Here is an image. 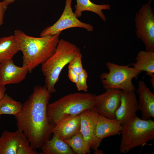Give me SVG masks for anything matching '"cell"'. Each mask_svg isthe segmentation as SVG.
Returning <instances> with one entry per match:
<instances>
[{
  "instance_id": "23",
  "label": "cell",
  "mask_w": 154,
  "mask_h": 154,
  "mask_svg": "<svg viewBox=\"0 0 154 154\" xmlns=\"http://www.w3.org/2000/svg\"><path fill=\"white\" fill-rule=\"evenodd\" d=\"M82 58L81 53L76 55L68 64V69L79 74L84 69L82 63Z\"/></svg>"
},
{
  "instance_id": "26",
  "label": "cell",
  "mask_w": 154,
  "mask_h": 154,
  "mask_svg": "<svg viewBox=\"0 0 154 154\" xmlns=\"http://www.w3.org/2000/svg\"><path fill=\"white\" fill-rule=\"evenodd\" d=\"M79 74L72 70L68 69V76L70 80L75 84L77 82Z\"/></svg>"
},
{
  "instance_id": "10",
  "label": "cell",
  "mask_w": 154,
  "mask_h": 154,
  "mask_svg": "<svg viewBox=\"0 0 154 154\" xmlns=\"http://www.w3.org/2000/svg\"><path fill=\"white\" fill-rule=\"evenodd\" d=\"M106 90L105 92L96 95L95 108L100 115L116 119L115 113L120 105L122 90L113 88Z\"/></svg>"
},
{
  "instance_id": "17",
  "label": "cell",
  "mask_w": 154,
  "mask_h": 154,
  "mask_svg": "<svg viewBox=\"0 0 154 154\" xmlns=\"http://www.w3.org/2000/svg\"><path fill=\"white\" fill-rule=\"evenodd\" d=\"M43 154H74L67 143L53 134L52 139L45 141L40 149Z\"/></svg>"
},
{
  "instance_id": "4",
  "label": "cell",
  "mask_w": 154,
  "mask_h": 154,
  "mask_svg": "<svg viewBox=\"0 0 154 154\" xmlns=\"http://www.w3.org/2000/svg\"><path fill=\"white\" fill-rule=\"evenodd\" d=\"M80 53V48L75 44L60 39L54 53L42 64V71L45 77L44 86L50 93L56 91L55 85L63 69Z\"/></svg>"
},
{
  "instance_id": "15",
  "label": "cell",
  "mask_w": 154,
  "mask_h": 154,
  "mask_svg": "<svg viewBox=\"0 0 154 154\" xmlns=\"http://www.w3.org/2000/svg\"><path fill=\"white\" fill-rule=\"evenodd\" d=\"M99 115L95 108L84 110L80 114V131L87 147L90 149L92 145L94 130Z\"/></svg>"
},
{
  "instance_id": "14",
  "label": "cell",
  "mask_w": 154,
  "mask_h": 154,
  "mask_svg": "<svg viewBox=\"0 0 154 154\" xmlns=\"http://www.w3.org/2000/svg\"><path fill=\"white\" fill-rule=\"evenodd\" d=\"M136 93L139 96L137 103L142 113L141 119L148 120L154 117V95L144 81H139Z\"/></svg>"
},
{
  "instance_id": "3",
  "label": "cell",
  "mask_w": 154,
  "mask_h": 154,
  "mask_svg": "<svg viewBox=\"0 0 154 154\" xmlns=\"http://www.w3.org/2000/svg\"><path fill=\"white\" fill-rule=\"evenodd\" d=\"M96 96L90 93L76 92L49 103L46 114L49 123L54 127L64 119L79 115L86 110L95 108Z\"/></svg>"
},
{
  "instance_id": "1",
  "label": "cell",
  "mask_w": 154,
  "mask_h": 154,
  "mask_svg": "<svg viewBox=\"0 0 154 154\" xmlns=\"http://www.w3.org/2000/svg\"><path fill=\"white\" fill-rule=\"evenodd\" d=\"M51 94L45 86H35L32 93L22 104L20 112L15 116L18 129L23 131L35 150L50 139L54 127L49 123L46 114Z\"/></svg>"
},
{
  "instance_id": "2",
  "label": "cell",
  "mask_w": 154,
  "mask_h": 154,
  "mask_svg": "<svg viewBox=\"0 0 154 154\" xmlns=\"http://www.w3.org/2000/svg\"><path fill=\"white\" fill-rule=\"evenodd\" d=\"M61 33L36 37L28 36L19 30L14 31V35L23 54V66L27 68L29 72L42 64L54 53Z\"/></svg>"
},
{
  "instance_id": "22",
  "label": "cell",
  "mask_w": 154,
  "mask_h": 154,
  "mask_svg": "<svg viewBox=\"0 0 154 154\" xmlns=\"http://www.w3.org/2000/svg\"><path fill=\"white\" fill-rule=\"evenodd\" d=\"M63 141L69 146L74 154H86L91 153L90 149L87 147L80 131L71 138Z\"/></svg>"
},
{
  "instance_id": "19",
  "label": "cell",
  "mask_w": 154,
  "mask_h": 154,
  "mask_svg": "<svg viewBox=\"0 0 154 154\" xmlns=\"http://www.w3.org/2000/svg\"><path fill=\"white\" fill-rule=\"evenodd\" d=\"M19 51V44L14 35L0 38V63L12 59Z\"/></svg>"
},
{
  "instance_id": "27",
  "label": "cell",
  "mask_w": 154,
  "mask_h": 154,
  "mask_svg": "<svg viewBox=\"0 0 154 154\" xmlns=\"http://www.w3.org/2000/svg\"><path fill=\"white\" fill-rule=\"evenodd\" d=\"M6 90L5 86L0 85V101L5 94Z\"/></svg>"
},
{
  "instance_id": "24",
  "label": "cell",
  "mask_w": 154,
  "mask_h": 154,
  "mask_svg": "<svg viewBox=\"0 0 154 154\" xmlns=\"http://www.w3.org/2000/svg\"><path fill=\"white\" fill-rule=\"evenodd\" d=\"M88 76L87 72L84 69L78 75L77 82L76 85L78 91H83L86 92L88 89L87 79Z\"/></svg>"
},
{
  "instance_id": "16",
  "label": "cell",
  "mask_w": 154,
  "mask_h": 154,
  "mask_svg": "<svg viewBox=\"0 0 154 154\" xmlns=\"http://www.w3.org/2000/svg\"><path fill=\"white\" fill-rule=\"evenodd\" d=\"M80 114L64 119L56 124L52 133L62 141L68 139L80 131Z\"/></svg>"
},
{
  "instance_id": "21",
  "label": "cell",
  "mask_w": 154,
  "mask_h": 154,
  "mask_svg": "<svg viewBox=\"0 0 154 154\" xmlns=\"http://www.w3.org/2000/svg\"><path fill=\"white\" fill-rule=\"evenodd\" d=\"M22 104L5 93L0 101V115H12L17 116L20 112Z\"/></svg>"
},
{
  "instance_id": "13",
  "label": "cell",
  "mask_w": 154,
  "mask_h": 154,
  "mask_svg": "<svg viewBox=\"0 0 154 154\" xmlns=\"http://www.w3.org/2000/svg\"><path fill=\"white\" fill-rule=\"evenodd\" d=\"M29 72L25 66L19 67L12 59L0 63V85L5 86L10 84H18L23 81Z\"/></svg>"
},
{
  "instance_id": "6",
  "label": "cell",
  "mask_w": 154,
  "mask_h": 154,
  "mask_svg": "<svg viewBox=\"0 0 154 154\" xmlns=\"http://www.w3.org/2000/svg\"><path fill=\"white\" fill-rule=\"evenodd\" d=\"M130 65H119L107 62L106 66L109 72H103L100 76L104 88L135 91V88L133 84L132 79L137 78L142 72L129 67Z\"/></svg>"
},
{
  "instance_id": "7",
  "label": "cell",
  "mask_w": 154,
  "mask_h": 154,
  "mask_svg": "<svg viewBox=\"0 0 154 154\" xmlns=\"http://www.w3.org/2000/svg\"><path fill=\"white\" fill-rule=\"evenodd\" d=\"M152 0L143 4L135 15L136 35L145 45V50L154 51V14Z\"/></svg>"
},
{
  "instance_id": "12",
  "label": "cell",
  "mask_w": 154,
  "mask_h": 154,
  "mask_svg": "<svg viewBox=\"0 0 154 154\" xmlns=\"http://www.w3.org/2000/svg\"><path fill=\"white\" fill-rule=\"evenodd\" d=\"M138 110L135 91L122 90L120 105L115 113L116 119L122 125L136 116Z\"/></svg>"
},
{
  "instance_id": "5",
  "label": "cell",
  "mask_w": 154,
  "mask_h": 154,
  "mask_svg": "<svg viewBox=\"0 0 154 154\" xmlns=\"http://www.w3.org/2000/svg\"><path fill=\"white\" fill-rule=\"evenodd\" d=\"M122 125L121 153H128L154 139V121L151 119L143 120L137 116Z\"/></svg>"
},
{
  "instance_id": "28",
  "label": "cell",
  "mask_w": 154,
  "mask_h": 154,
  "mask_svg": "<svg viewBox=\"0 0 154 154\" xmlns=\"http://www.w3.org/2000/svg\"><path fill=\"white\" fill-rule=\"evenodd\" d=\"M15 0H4L2 2L7 7L9 4L12 3Z\"/></svg>"
},
{
  "instance_id": "11",
  "label": "cell",
  "mask_w": 154,
  "mask_h": 154,
  "mask_svg": "<svg viewBox=\"0 0 154 154\" xmlns=\"http://www.w3.org/2000/svg\"><path fill=\"white\" fill-rule=\"evenodd\" d=\"M122 128V125L120 121L99 114L94 130L91 149L94 151L98 150L104 139L120 135Z\"/></svg>"
},
{
  "instance_id": "29",
  "label": "cell",
  "mask_w": 154,
  "mask_h": 154,
  "mask_svg": "<svg viewBox=\"0 0 154 154\" xmlns=\"http://www.w3.org/2000/svg\"><path fill=\"white\" fill-rule=\"evenodd\" d=\"M150 79V81L151 83V84L152 87L154 89V75L151 76Z\"/></svg>"
},
{
  "instance_id": "25",
  "label": "cell",
  "mask_w": 154,
  "mask_h": 154,
  "mask_svg": "<svg viewBox=\"0 0 154 154\" xmlns=\"http://www.w3.org/2000/svg\"><path fill=\"white\" fill-rule=\"evenodd\" d=\"M7 8L2 1H0V27L3 24L4 14Z\"/></svg>"
},
{
  "instance_id": "31",
  "label": "cell",
  "mask_w": 154,
  "mask_h": 154,
  "mask_svg": "<svg viewBox=\"0 0 154 154\" xmlns=\"http://www.w3.org/2000/svg\"><path fill=\"white\" fill-rule=\"evenodd\" d=\"M0 117H1V115H0Z\"/></svg>"
},
{
  "instance_id": "8",
  "label": "cell",
  "mask_w": 154,
  "mask_h": 154,
  "mask_svg": "<svg viewBox=\"0 0 154 154\" xmlns=\"http://www.w3.org/2000/svg\"><path fill=\"white\" fill-rule=\"evenodd\" d=\"M23 131L5 130L0 137V154H38Z\"/></svg>"
},
{
  "instance_id": "18",
  "label": "cell",
  "mask_w": 154,
  "mask_h": 154,
  "mask_svg": "<svg viewBox=\"0 0 154 154\" xmlns=\"http://www.w3.org/2000/svg\"><path fill=\"white\" fill-rule=\"evenodd\" d=\"M133 68L151 77L154 75V51L141 50L137 54Z\"/></svg>"
},
{
  "instance_id": "20",
  "label": "cell",
  "mask_w": 154,
  "mask_h": 154,
  "mask_svg": "<svg viewBox=\"0 0 154 154\" xmlns=\"http://www.w3.org/2000/svg\"><path fill=\"white\" fill-rule=\"evenodd\" d=\"M76 4L74 5V13L78 18L81 16L82 12L88 11L96 14L103 21H106V17L102 10H110V4L98 5L92 3L90 0H76Z\"/></svg>"
},
{
  "instance_id": "9",
  "label": "cell",
  "mask_w": 154,
  "mask_h": 154,
  "mask_svg": "<svg viewBox=\"0 0 154 154\" xmlns=\"http://www.w3.org/2000/svg\"><path fill=\"white\" fill-rule=\"evenodd\" d=\"M72 0H65L63 11L58 20L52 25L44 29L40 37L51 36L65 29L74 27L85 29L90 32L94 31L91 25L80 21L72 11L71 7Z\"/></svg>"
},
{
  "instance_id": "30",
  "label": "cell",
  "mask_w": 154,
  "mask_h": 154,
  "mask_svg": "<svg viewBox=\"0 0 154 154\" xmlns=\"http://www.w3.org/2000/svg\"><path fill=\"white\" fill-rule=\"evenodd\" d=\"M94 154H103V152L102 151L98 150V149L96 151H94Z\"/></svg>"
}]
</instances>
